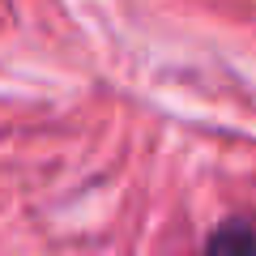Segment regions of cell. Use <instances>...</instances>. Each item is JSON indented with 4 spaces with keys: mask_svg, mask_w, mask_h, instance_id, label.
<instances>
[{
    "mask_svg": "<svg viewBox=\"0 0 256 256\" xmlns=\"http://www.w3.org/2000/svg\"><path fill=\"white\" fill-rule=\"evenodd\" d=\"M210 248L214 252H256V230H248L244 222H226L210 235Z\"/></svg>",
    "mask_w": 256,
    "mask_h": 256,
    "instance_id": "cell-1",
    "label": "cell"
}]
</instances>
